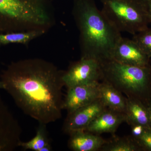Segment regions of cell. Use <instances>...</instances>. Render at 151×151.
<instances>
[{
  "mask_svg": "<svg viewBox=\"0 0 151 151\" xmlns=\"http://www.w3.org/2000/svg\"><path fill=\"white\" fill-rule=\"evenodd\" d=\"M63 73L45 60H25L9 65L1 80L24 113L46 125L62 117Z\"/></svg>",
  "mask_w": 151,
  "mask_h": 151,
  "instance_id": "6da1fadb",
  "label": "cell"
},
{
  "mask_svg": "<svg viewBox=\"0 0 151 151\" xmlns=\"http://www.w3.org/2000/svg\"><path fill=\"white\" fill-rule=\"evenodd\" d=\"M73 15L79 32L81 58L100 63L112 59L113 50L122 37L97 7L94 0H75Z\"/></svg>",
  "mask_w": 151,
  "mask_h": 151,
  "instance_id": "7a4b0ae2",
  "label": "cell"
},
{
  "mask_svg": "<svg viewBox=\"0 0 151 151\" xmlns=\"http://www.w3.org/2000/svg\"><path fill=\"white\" fill-rule=\"evenodd\" d=\"M50 21L46 0H0V34L44 29Z\"/></svg>",
  "mask_w": 151,
  "mask_h": 151,
  "instance_id": "3957f363",
  "label": "cell"
},
{
  "mask_svg": "<svg viewBox=\"0 0 151 151\" xmlns=\"http://www.w3.org/2000/svg\"><path fill=\"white\" fill-rule=\"evenodd\" d=\"M101 63L102 81L113 85L128 98L151 103V65L133 66L109 60Z\"/></svg>",
  "mask_w": 151,
  "mask_h": 151,
  "instance_id": "277c9868",
  "label": "cell"
},
{
  "mask_svg": "<svg viewBox=\"0 0 151 151\" xmlns=\"http://www.w3.org/2000/svg\"><path fill=\"white\" fill-rule=\"evenodd\" d=\"M102 12L120 32L133 35L151 23L144 0H100Z\"/></svg>",
  "mask_w": 151,
  "mask_h": 151,
  "instance_id": "5b68a950",
  "label": "cell"
},
{
  "mask_svg": "<svg viewBox=\"0 0 151 151\" xmlns=\"http://www.w3.org/2000/svg\"><path fill=\"white\" fill-rule=\"evenodd\" d=\"M101 63L91 58H81L74 62L66 71H64L62 80L67 88L78 85H92L102 80Z\"/></svg>",
  "mask_w": 151,
  "mask_h": 151,
  "instance_id": "8992f818",
  "label": "cell"
},
{
  "mask_svg": "<svg viewBox=\"0 0 151 151\" xmlns=\"http://www.w3.org/2000/svg\"><path fill=\"white\" fill-rule=\"evenodd\" d=\"M107 107L100 98L89 105H85L68 113L63 126L65 133L69 134L77 131L85 130L89 124Z\"/></svg>",
  "mask_w": 151,
  "mask_h": 151,
  "instance_id": "52a82bcc",
  "label": "cell"
},
{
  "mask_svg": "<svg viewBox=\"0 0 151 151\" xmlns=\"http://www.w3.org/2000/svg\"><path fill=\"white\" fill-rule=\"evenodd\" d=\"M150 58L134 40L123 37L116 45L112 58L122 64L137 66L150 65Z\"/></svg>",
  "mask_w": 151,
  "mask_h": 151,
  "instance_id": "ba28073f",
  "label": "cell"
},
{
  "mask_svg": "<svg viewBox=\"0 0 151 151\" xmlns=\"http://www.w3.org/2000/svg\"><path fill=\"white\" fill-rule=\"evenodd\" d=\"M20 129L17 120L0 97V151L19 147Z\"/></svg>",
  "mask_w": 151,
  "mask_h": 151,
  "instance_id": "9c48e42d",
  "label": "cell"
},
{
  "mask_svg": "<svg viewBox=\"0 0 151 151\" xmlns=\"http://www.w3.org/2000/svg\"><path fill=\"white\" fill-rule=\"evenodd\" d=\"M100 83L92 85H78L67 88L63 103V110L72 113L100 98Z\"/></svg>",
  "mask_w": 151,
  "mask_h": 151,
  "instance_id": "30bf717a",
  "label": "cell"
},
{
  "mask_svg": "<svg viewBox=\"0 0 151 151\" xmlns=\"http://www.w3.org/2000/svg\"><path fill=\"white\" fill-rule=\"evenodd\" d=\"M126 122V113L107 108L89 124L84 131L99 135L103 133L115 135L119 126Z\"/></svg>",
  "mask_w": 151,
  "mask_h": 151,
  "instance_id": "8fae6325",
  "label": "cell"
},
{
  "mask_svg": "<svg viewBox=\"0 0 151 151\" xmlns=\"http://www.w3.org/2000/svg\"><path fill=\"white\" fill-rule=\"evenodd\" d=\"M69 135L68 147L73 151H100L107 142L100 135L84 130L72 132Z\"/></svg>",
  "mask_w": 151,
  "mask_h": 151,
  "instance_id": "7c38bea8",
  "label": "cell"
},
{
  "mask_svg": "<svg viewBox=\"0 0 151 151\" xmlns=\"http://www.w3.org/2000/svg\"><path fill=\"white\" fill-rule=\"evenodd\" d=\"M100 98L107 108L126 113L127 97L113 85L105 81L99 85Z\"/></svg>",
  "mask_w": 151,
  "mask_h": 151,
  "instance_id": "4fadbf2b",
  "label": "cell"
},
{
  "mask_svg": "<svg viewBox=\"0 0 151 151\" xmlns=\"http://www.w3.org/2000/svg\"><path fill=\"white\" fill-rule=\"evenodd\" d=\"M125 113L126 122L130 126L139 125L146 128H151V115L148 108L140 100L127 97Z\"/></svg>",
  "mask_w": 151,
  "mask_h": 151,
  "instance_id": "5bb4252c",
  "label": "cell"
},
{
  "mask_svg": "<svg viewBox=\"0 0 151 151\" xmlns=\"http://www.w3.org/2000/svg\"><path fill=\"white\" fill-rule=\"evenodd\" d=\"M101 151H142L132 136L114 137L102 146Z\"/></svg>",
  "mask_w": 151,
  "mask_h": 151,
  "instance_id": "9a60e30c",
  "label": "cell"
},
{
  "mask_svg": "<svg viewBox=\"0 0 151 151\" xmlns=\"http://www.w3.org/2000/svg\"><path fill=\"white\" fill-rule=\"evenodd\" d=\"M44 30L0 34V45L11 43L26 44L43 34Z\"/></svg>",
  "mask_w": 151,
  "mask_h": 151,
  "instance_id": "2e32d148",
  "label": "cell"
},
{
  "mask_svg": "<svg viewBox=\"0 0 151 151\" xmlns=\"http://www.w3.org/2000/svg\"><path fill=\"white\" fill-rule=\"evenodd\" d=\"M45 125L40 124V126L37 131L35 137L28 142L20 141L19 144V147H22L24 150L39 151L42 147L49 143L47 136Z\"/></svg>",
  "mask_w": 151,
  "mask_h": 151,
  "instance_id": "e0dca14e",
  "label": "cell"
},
{
  "mask_svg": "<svg viewBox=\"0 0 151 151\" xmlns=\"http://www.w3.org/2000/svg\"><path fill=\"white\" fill-rule=\"evenodd\" d=\"M137 42L143 51L150 58H151V28L134 35L133 39Z\"/></svg>",
  "mask_w": 151,
  "mask_h": 151,
  "instance_id": "ac0fdd59",
  "label": "cell"
},
{
  "mask_svg": "<svg viewBox=\"0 0 151 151\" xmlns=\"http://www.w3.org/2000/svg\"><path fill=\"white\" fill-rule=\"evenodd\" d=\"M134 139L142 151H151V128H146L142 134Z\"/></svg>",
  "mask_w": 151,
  "mask_h": 151,
  "instance_id": "d6986e66",
  "label": "cell"
},
{
  "mask_svg": "<svg viewBox=\"0 0 151 151\" xmlns=\"http://www.w3.org/2000/svg\"><path fill=\"white\" fill-rule=\"evenodd\" d=\"M131 126L132 128L131 136L134 139L139 137L142 134L146 128V127L139 125H133Z\"/></svg>",
  "mask_w": 151,
  "mask_h": 151,
  "instance_id": "ffe728a7",
  "label": "cell"
},
{
  "mask_svg": "<svg viewBox=\"0 0 151 151\" xmlns=\"http://www.w3.org/2000/svg\"><path fill=\"white\" fill-rule=\"evenodd\" d=\"M148 14L151 22V0H144Z\"/></svg>",
  "mask_w": 151,
  "mask_h": 151,
  "instance_id": "44dd1931",
  "label": "cell"
},
{
  "mask_svg": "<svg viewBox=\"0 0 151 151\" xmlns=\"http://www.w3.org/2000/svg\"><path fill=\"white\" fill-rule=\"evenodd\" d=\"M52 150L51 146L50 143L46 144L39 151H50Z\"/></svg>",
  "mask_w": 151,
  "mask_h": 151,
  "instance_id": "7402d4cb",
  "label": "cell"
},
{
  "mask_svg": "<svg viewBox=\"0 0 151 151\" xmlns=\"http://www.w3.org/2000/svg\"><path fill=\"white\" fill-rule=\"evenodd\" d=\"M5 89V85L4 82H3L1 80L0 81V89Z\"/></svg>",
  "mask_w": 151,
  "mask_h": 151,
  "instance_id": "603a6c76",
  "label": "cell"
},
{
  "mask_svg": "<svg viewBox=\"0 0 151 151\" xmlns=\"http://www.w3.org/2000/svg\"><path fill=\"white\" fill-rule=\"evenodd\" d=\"M148 108L149 112H150V114L151 116V103L149 105V106H148Z\"/></svg>",
  "mask_w": 151,
  "mask_h": 151,
  "instance_id": "cb8c5ba5",
  "label": "cell"
}]
</instances>
